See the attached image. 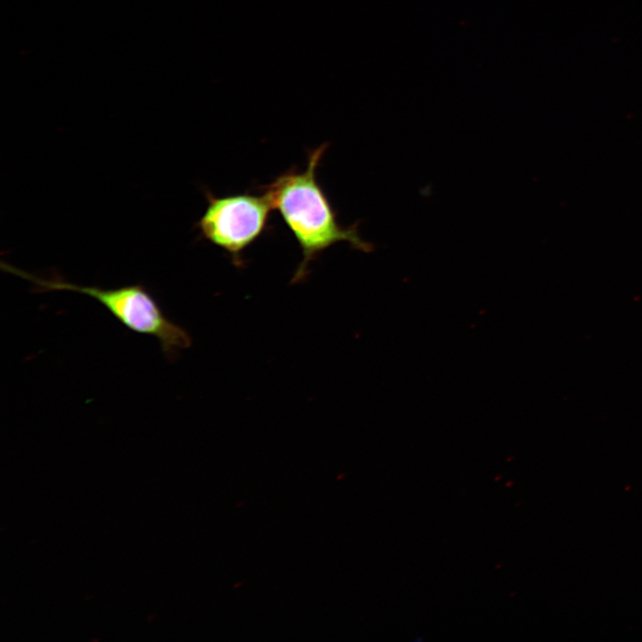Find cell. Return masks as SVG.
Returning <instances> with one entry per match:
<instances>
[{
  "label": "cell",
  "mask_w": 642,
  "mask_h": 642,
  "mask_svg": "<svg viewBox=\"0 0 642 642\" xmlns=\"http://www.w3.org/2000/svg\"><path fill=\"white\" fill-rule=\"evenodd\" d=\"M1 268L31 282L37 292L70 291L95 299L132 332L155 338L169 360L177 356L178 350L191 345L188 333L166 317L154 297L142 284L103 289L75 284L59 276L49 279L38 277L4 262H2Z\"/></svg>",
  "instance_id": "cell-2"
},
{
  "label": "cell",
  "mask_w": 642,
  "mask_h": 642,
  "mask_svg": "<svg viewBox=\"0 0 642 642\" xmlns=\"http://www.w3.org/2000/svg\"><path fill=\"white\" fill-rule=\"evenodd\" d=\"M327 147L328 144L324 143L309 151L305 169L291 168L271 183L256 188L266 194L272 209L279 212L301 250L302 259L292 283L303 280L310 262L335 243L347 242L353 249L364 252L374 249L373 243L360 237L358 222L350 226L339 224L337 212L318 183L317 171Z\"/></svg>",
  "instance_id": "cell-1"
},
{
  "label": "cell",
  "mask_w": 642,
  "mask_h": 642,
  "mask_svg": "<svg viewBox=\"0 0 642 642\" xmlns=\"http://www.w3.org/2000/svg\"><path fill=\"white\" fill-rule=\"evenodd\" d=\"M207 208L196 224L202 239L226 251L235 267L243 251L269 228L272 206L265 193L216 196L205 191Z\"/></svg>",
  "instance_id": "cell-3"
}]
</instances>
